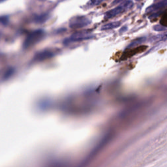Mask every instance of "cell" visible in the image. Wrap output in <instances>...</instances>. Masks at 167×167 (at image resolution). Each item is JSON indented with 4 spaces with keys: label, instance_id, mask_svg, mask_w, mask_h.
<instances>
[{
    "label": "cell",
    "instance_id": "obj_10",
    "mask_svg": "<svg viewBox=\"0 0 167 167\" xmlns=\"http://www.w3.org/2000/svg\"><path fill=\"white\" fill-rule=\"evenodd\" d=\"M48 19V14H41V15L36 16L34 18V22L38 24H42V23L45 22Z\"/></svg>",
    "mask_w": 167,
    "mask_h": 167
},
{
    "label": "cell",
    "instance_id": "obj_17",
    "mask_svg": "<svg viewBox=\"0 0 167 167\" xmlns=\"http://www.w3.org/2000/svg\"><path fill=\"white\" fill-rule=\"evenodd\" d=\"M127 30H128L127 26H123V27H122V28L120 29V30H119V33H120L121 34H123V33H124V32H125Z\"/></svg>",
    "mask_w": 167,
    "mask_h": 167
},
{
    "label": "cell",
    "instance_id": "obj_12",
    "mask_svg": "<svg viewBox=\"0 0 167 167\" xmlns=\"http://www.w3.org/2000/svg\"><path fill=\"white\" fill-rule=\"evenodd\" d=\"M9 23V17L7 16H0V24L7 25Z\"/></svg>",
    "mask_w": 167,
    "mask_h": 167
},
{
    "label": "cell",
    "instance_id": "obj_1",
    "mask_svg": "<svg viewBox=\"0 0 167 167\" xmlns=\"http://www.w3.org/2000/svg\"><path fill=\"white\" fill-rule=\"evenodd\" d=\"M134 3L132 0H125L123 3H120L115 8L110 9L108 11L106 12L104 14V19H110L114 16H118V14H122L123 12H125L127 10L131 9Z\"/></svg>",
    "mask_w": 167,
    "mask_h": 167
},
{
    "label": "cell",
    "instance_id": "obj_15",
    "mask_svg": "<svg viewBox=\"0 0 167 167\" xmlns=\"http://www.w3.org/2000/svg\"><path fill=\"white\" fill-rule=\"evenodd\" d=\"M12 73H13V69H9V70H8V71L7 72V73L5 75V76H4V78L6 79V78H8L10 75H12Z\"/></svg>",
    "mask_w": 167,
    "mask_h": 167
},
{
    "label": "cell",
    "instance_id": "obj_19",
    "mask_svg": "<svg viewBox=\"0 0 167 167\" xmlns=\"http://www.w3.org/2000/svg\"><path fill=\"white\" fill-rule=\"evenodd\" d=\"M38 1H45V0H38Z\"/></svg>",
    "mask_w": 167,
    "mask_h": 167
},
{
    "label": "cell",
    "instance_id": "obj_7",
    "mask_svg": "<svg viewBox=\"0 0 167 167\" xmlns=\"http://www.w3.org/2000/svg\"><path fill=\"white\" fill-rule=\"evenodd\" d=\"M121 26V22L119 21H115L112 22L108 23L106 24H104L103 26H101V30H113L114 28H117Z\"/></svg>",
    "mask_w": 167,
    "mask_h": 167
},
{
    "label": "cell",
    "instance_id": "obj_6",
    "mask_svg": "<svg viewBox=\"0 0 167 167\" xmlns=\"http://www.w3.org/2000/svg\"><path fill=\"white\" fill-rule=\"evenodd\" d=\"M167 6V0H161L157 2H154V4L149 6L146 9V13H154L155 12L161 11Z\"/></svg>",
    "mask_w": 167,
    "mask_h": 167
},
{
    "label": "cell",
    "instance_id": "obj_8",
    "mask_svg": "<svg viewBox=\"0 0 167 167\" xmlns=\"http://www.w3.org/2000/svg\"><path fill=\"white\" fill-rule=\"evenodd\" d=\"M167 40V32L163 33L162 34H158L151 37L149 42H159V41H163Z\"/></svg>",
    "mask_w": 167,
    "mask_h": 167
},
{
    "label": "cell",
    "instance_id": "obj_18",
    "mask_svg": "<svg viewBox=\"0 0 167 167\" xmlns=\"http://www.w3.org/2000/svg\"><path fill=\"white\" fill-rule=\"evenodd\" d=\"M159 1H161V0H154V2H157Z\"/></svg>",
    "mask_w": 167,
    "mask_h": 167
},
{
    "label": "cell",
    "instance_id": "obj_4",
    "mask_svg": "<svg viewBox=\"0 0 167 167\" xmlns=\"http://www.w3.org/2000/svg\"><path fill=\"white\" fill-rule=\"evenodd\" d=\"M91 23V21L83 16H75L70 20L69 21V27L72 29H79L88 26Z\"/></svg>",
    "mask_w": 167,
    "mask_h": 167
},
{
    "label": "cell",
    "instance_id": "obj_3",
    "mask_svg": "<svg viewBox=\"0 0 167 167\" xmlns=\"http://www.w3.org/2000/svg\"><path fill=\"white\" fill-rule=\"evenodd\" d=\"M94 38V35H90V34L82 31V32H78L75 33L71 37L69 38L65 39L63 41V43L65 45L69 44L71 42H79V41H83L85 40H89Z\"/></svg>",
    "mask_w": 167,
    "mask_h": 167
},
{
    "label": "cell",
    "instance_id": "obj_16",
    "mask_svg": "<svg viewBox=\"0 0 167 167\" xmlns=\"http://www.w3.org/2000/svg\"><path fill=\"white\" fill-rule=\"evenodd\" d=\"M124 1V0H114L113 2H112V5H117V4H120V3H123Z\"/></svg>",
    "mask_w": 167,
    "mask_h": 167
},
{
    "label": "cell",
    "instance_id": "obj_14",
    "mask_svg": "<svg viewBox=\"0 0 167 167\" xmlns=\"http://www.w3.org/2000/svg\"><path fill=\"white\" fill-rule=\"evenodd\" d=\"M161 11H158V12H155V13H151V15L149 16V18H150V19H154V18H155V17L158 16L159 14H161Z\"/></svg>",
    "mask_w": 167,
    "mask_h": 167
},
{
    "label": "cell",
    "instance_id": "obj_13",
    "mask_svg": "<svg viewBox=\"0 0 167 167\" xmlns=\"http://www.w3.org/2000/svg\"><path fill=\"white\" fill-rule=\"evenodd\" d=\"M104 1V0H90L89 2V5L90 6H97L101 4Z\"/></svg>",
    "mask_w": 167,
    "mask_h": 167
},
{
    "label": "cell",
    "instance_id": "obj_2",
    "mask_svg": "<svg viewBox=\"0 0 167 167\" xmlns=\"http://www.w3.org/2000/svg\"><path fill=\"white\" fill-rule=\"evenodd\" d=\"M45 36V31L42 30H37L31 31L28 35L23 43V48L27 49L32 46L37 44L38 42L41 41Z\"/></svg>",
    "mask_w": 167,
    "mask_h": 167
},
{
    "label": "cell",
    "instance_id": "obj_5",
    "mask_svg": "<svg viewBox=\"0 0 167 167\" xmlns=\"http://www.w3.org/2000/svg\"><path fill=\"white\" fill-rule=\"evenodd\" d=\"M54 56V53L49 50H44L36 53L32 61L34 62H41L46 60L50 59Z\"/></svg>",
    "mask_w": 167,
    "mask_h": 167
},
{
    "label": "cell",
    "instance_id": "obj_11",
    "mask_svg": "<svg viewBox=\"0 0 167 167\" xmlns=\"http://www.w3.org/2000/svg\"><path fill=\"white\" fill-rule=\"evenodd\" d=\"M154 30L155 31H165L166 30H167V28L165 26H162V25H159V24H157L155 25V26L153 27Z\"/></svg>",
    "mask_w": 167,
    "mask_h": 167
},
{
    "label": "cell",
    "instance_id": "obj_9",
    "mask_svg": "<svg viewBox=\"0 0 167 167\" xmlns=\"http://www.w3.org/2000/svg\"><path fill=\"white\" fill-rule=\"evenodd\" d=\"M146 37H140L139 39H137L134 40L133 41H132L130 43V44L128 45V46L127 47V48H134V47H136L139 45H140L142 44H143V43L146 41Z\"/></svg>",
    "mask_w": 167,
    "mask_h": 167
}]
</instances>
